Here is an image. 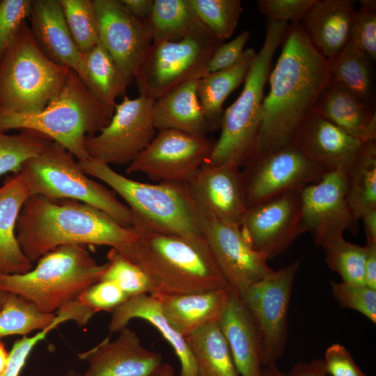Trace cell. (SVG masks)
<instances>
[{
	"label": "cell",
	"mask_w": 376,
	"mask_h": 376,
	"mask_svg": "<svg viewBox=\"0 0 376 376\" xmlns=\"http://www.w3.org/2000/svg\"><path fill=\"white\" fill-rule=\"evenodd\" d=\"M187 185L203 218L240 224L246 205L239 167L207 161Z\"/></svg>",
	"instance_id": "19"
},
{
	"label": "cell",
	"mask_w": 376,
	"mask_h": 376,
	"mask_svg": "<svg viewBox=\"0 0 376 376\" xmlns=\"http://www.w3.org/2000/svg\"><path fill=\"white\" fill-rule=\"evenodd\" d=\"M16 134L0 132V176L17 174L29 159L38 155L52 140L44 134L30 129Z\"/></svg>",
	"instance_id": "38"
},
{
	"label": "cell",
	"mask_w": 376,
	"mask_h": 376,
	"mask_svg": "<svg viewBox=\"0 0 376 376\" xmlns=\"http://www.w3.org/2000/svg\"><path fill=\"white\" fill-rule=\"evenodd\" d=\"M82 374L79 373L74 369L69 370L64 376H81Z\"/></svg>",
	"instance_id": "57"
},
{
	"label": "cell",
	"mask_w": 376,
	"mask_h": 376,
	"mask_svg": "<svg viewBox=\"0 0 376 376\" xmlns=\"http://www.w3.org/2000/svg\"><path fill=\"white\" fill-rule=\"evenodd\" d=\"M108 266L100 281L116 283L129 297L152 292V285L146 273L136 263L126 258L117 250L107 253Z\"/></svg>",
	"instance_id": "42"
},
{
	"label": "cell",
	"mask_w": 376,
	"mask_h": 376,
	"mask_svg": "<svg viewBox=\"0 0 376 376\" xmlns=\"http://www.w3.org/2000/svg\"><path fill=\"white\" fill-rule=\"evenodd\" d=\"M298 258L251 285L241 297L257 327L263 367L276 364L283 356L288 336V318Z\"/></svg>",
	"instance_id": "11"
},
{
	"label": "cell",
	"mask_w": 376,
	"mask_h": 376,
	"mask_svg": "<svg viewBox=\"0 0 376 376\" xmlns=\"http://www.w3.org/2000/svg\"><path fill=\"white\" fill-rule=\"evenodd\" d=\"M75 72L90 93L112 116L116 99L125 94L127 86L100 39L93 48L81 53Z\"/></svg>",
	"instance_id": "30"
},
{
	"label": "cell",
	"mask_w": 376,
	"mask_h": 376,
	"mask_svg": "<svg viewBox=\"0 0 376 376\" xmlns=\"http://www.w3.org/2000/svg\"><path fill=\"white\" fill-rule=\"evenodd\" d=\"M16 236L25 256L33 262L67 244L105 245L125 256L139 234L88 204L30 196L19 214Z\"/></svg>",
	"instance_id": "2"
},
{
	"label": "cell",
	"mask_w": 376,
	"mask_h": 376,
	"mask_svg": "<svg viewBox=\"0 0 376 376\" xmlns=\"http://www.w3.org/2000/svg\"><path fill=\"white\" fill-rule=\"evenodd\" d=\"M154 0H120L127 10L138 19H146L151 12Z\"/></svg>",
	"instance_id": "52"
},
{
	"label": "cell",
	"mask_w": 376,
	"mask_h": 376,
	"mask_svg": "<svg viewBox=\"0 0 376 376\" xmlns=\"http://www.w3.org/2000/svg\"><path fill=\"white\" fill-rule=\"evenodd\" d=\"M288 376H327L320 359H314L310 361L297 362L291 368Z\"/></svg>",
	"instance_id": "50"
},
{
	"label": "cell",
	"mask_w": 376,
	"mask_h": 376,
	"mask_svg": "<svg viewBox=\"0 0 376 376\" xmlns=\"http://www.w3.org/2000/svg\"><path fill=\"white\" fill-rule=\"evenodd\" d=\"M31 196L27 180L20 171L0 187V274H23L33 269L17 240L16 225Z\"/></svg>",
	"instance_id": "25"
},
{
	"label": "cell",
	"mask_w": 376,
	"mask_h": 376,
	"mask_svg": "<svg viewBox=\"0 0 376 376\" xmlns=\"http://www.w3.org/2000/svg\"><path fill=\"white\" fill-rule=\"evenodd\" d=\"M153 102L143 95L131 99L125 95L122 102L116 104L108 125L97 134L86 137L89 158L108 165L129 164L156 134Z\"/></svg>",
	"instance_id": "13"
},
{
	"label": "cell",
	"mask_w": 376,
	"mask_h": 376,
	"mask_svg": "<svg viewBox=\"0 0 376 376\" xmlns=\"http://www.w3.org/2000/svg\"><path fill=\"white\" fill-rule=\"evenodd\" d=\"M256 54L253 48L246 49L233 66L198 79L197 95L210 131L220 129L224 112L223 104L244 82Z\"/></svg>",
	"instance_id": "31"
},
{
	"label": "cell",
	"mask_w": 376,
	"mask_h": 376,
	"mask_svg": "<svg viewBox=\"0 0 376 376\" xmlns=\"http://www.w3.org/2000/svg\"><path fill=\"white\" fill-rule=\"evenodd\" d=\"M7 292H0V310L1 309Z\"/></svg>",
	"instance_id": "58"
},
{
	"label": "cell",
	"mask_w": 376,
	"mask_h": 376,
	"mask_svg": "<svg viewBox=\"0 0 376 376\" xmlns=\"http://www.w3.org/2000/svg\"><path fill=\"white\" fill-rule=\"evenodd\" d=\"M197 82L198 79L186 81L154 100L152 117L156 130L206 137L210 130L198 100Z\"/></svg>",
	"instance_id": "29"
},
{
	"label": "cell",
	"mask_w": 376,
	"mask_h": 376,
	"mask_svg": "<svg viewBox=\"0 0 376 376\" xmlns=\"http://www.w3.org/2000/svg\"><path fill=\"white\" fill-rule=\"evenodd\" d=\"M145 20L156 43L180 39L198 19L189 0H154Z\"/></svg>",
	"instance_id": "35"
},
{
	"label": "cell",
	"mask_w": 376,
	"mask_h": 376,
	"mask_svg": "<svg viewBox=\"0 0 376 376\" xmlns=\"http://www.w3.org/2000/svg\"><path fill=\"white\" fill-rule=\"evenodd\" d=\"M331 294L341 308L357 311L376 322V290L366 285L330 281Z\"/></svg>",
	"instance_id": "44"
},
{
	"label": "cell",
	"mask_w": 376,
	"mask_h": 376,
	"mask_svg": "<svg viewBox=\"0 0 376 376\" xmlns=\"http://www.w3.org/2000/svg\"><path fill=\"white\" fill-rule=\"evenodd\" d=\"M250 37L249 31H244L228 42H223L212 54L204 75L229 68L241 58L244 47ZM203 75V76H204Z\"/></svg>",
	"instance_id": "48"
},
{
	"label": "cell",
	"mask_w": 376,
	"mask_h": 376,
	"mask_svg": "<svg viewBox=\"0 0 376 376\" xmlns=\"http://www.w3.org/2000/svg\"><path fill=\"white\" fill-rule=\"evenodd\" d=\"M139 234L125 256L146 273L150 295H178L230 288L204 240L151 228L136 217Z\"/></svg>",
	"instance_id": "3"
},
{
	"label": "cell",
	"mask_w": 376,
	"mask_h": 376,
	"mask_svg": "<svg viewBox=\"0 0 376 376\" xmlns=\"http://www.w3.org/2000/svg\"><path fill=\"white\" fill-rule=\"evenodd\" d=\"M214 142L174 130L156 133L127 166V174L141 173L157 182L187 184L211 155Z\"/></svg>",
	"instance_id": "14"
},
{
	"label": "cell",
	"mask_w": 376,
	"mask_h": 376,
	"mask_svg": "<svg viewBox=\"0 0 376 376\" xmlns=\"http://www.w3.org/2000/svg\"><path fill=\"white\" fill-rule=\"evenodd\" d=\"M72 37L81 53L99 42L98 26L91 0H59Z\"/></svg>",
	"instance_id": "41"
},
{
	"label": "cell",
	"mask_w": 376,
	"mask_h": 376,
	"mask_svg": "<svg viewBox=\"0 0 376 376\" xmlns=\"http://www.w3.org/2000/svg\"><path fill=\"white\" fill-rule=\"evenodd\" d=\"M194 357L197 376H240L219 322L185 337Z\"/></svg>",
	"instance_id": "32"
},
{
	"label": "cell",
	"mask_w": 376,
	"mask_h": 376,
	"mask_svg": "<svg viewBox=\"0 0 376 376\" xmlns=\"http://www.w3.org/2000/svg\"><path fill=\"white\" fill-rule=\"evenodd\" d=\"M349 40L376 61V1L361 0L350 24Z\"/></svg>",
	"instance_id": "43"
},
{
	"label": "cell",
	"mask_w": 376,
	"mask_h": 376,
	"mask_svg": "<svg viewBox=\"0 0 376 376\" xmlns=\"http://www.w3.org/2000/svg\"><path fill=\"white\" fill-rule=\"evenodd\" d=\"M288 23L267 20L263 46L256 54L236 100L224 110L221 133L208 162L244 167L253 157L262 120L264 88L272 58L281 44Z\"/></svg>",
	"instance_id": "4"
},
{
	"label": "cell",
	"mask_w": 376,
	"mask_h": 376,
	"mask_svg": "<svg viewBox=\"0 0 376 376\" xmlns=\"http://www.w3.org/2000/svg\"><path fill=\"white\" fill-rule=\"evenodd\" d=\"M32 4L33 0L0 1V58L29 17Z\"/></svg>",
	"instance_id": "45"
},
{
	"label": "cell",
	"mask_w": 376,
	"mask_h": 376,
	"mask_svg": "<svg viewBox=\"0 0 376 376\" xmlns=\"http://www.w3.org/2000/svg\"><path fill=\"white\" fill-rule=\"evenodd\" d=\"M198 20L224 41L234 33L242 12L240 0H189Z\"/></svg>",
	"instance_id": "40"
},
{
	"label": "cell",
	"mask_w": 376,
	"mask_h": 376,
	"mask_svg": "<svg viewBox=\"0 0 376 376\" xmlns=\"http://www.w3.org/2000/svg\"><path fill=\"white\" fill-rule=\"evenodd\" d=\"M59 143L52 141L37 156L22 165L31 196L52 201L70 199L92 205L121 225L133 227L136 217L116 193L90 178L78 161Z\"/></svg>",
	"instance_id": "9"
},
{
	"label": "cell",
	"mask_w": 376,
	"mask_h": 376,
	"mask_svg": "<svg viewBox=\"0 0 376 376\" xmlns=\"http://www.w3.org/2000/svg\"><path fill=\"white\" fill-rule=\"evenodd\" d=\"M354 5L353 0H316L301 20L311 42L327 60L349 41Z\"/></svg>",
	"instance_id": "23"
},
{
	"label": "cell",
	"mask_w": 376,
	"mask_h": 376,
	"mask_svg": "<svg viewBox=\"0 0 376 376\" xmlns=\"http://www.w3.org/2000/svg\"><path fill=\"white\" fill-rule=\"evenodd\" d=\"M346 198L359 221L366 213L376 210V143H364L347 173Z\"/></svg>",
	"instance_id": "34"
},
{
	"label": "cell",
	"mask_w": 376,
	"mask_h": 376,
	"mask_svg": "<svg viewBox=\"0 0 376 376\" xmlns=\"http://www.w3.org/2000/svg\"><path fill=\"white\" fill-rule=\"evenodd\" d=\"M101 42L127 87L152 41L146 20L133 16L120 0H92Z\"/></svg>",
	"instance_id": "18"
},
{
	"label": "cell",
	"mask_w": 376,
	"mask_h": 376,
	"mask_svg": "<svg viewBox=\"0 0 376 376\" xmlns=\"http://www.w3.org/2000/svg\"><path fill=\"white\" fill-rule=\"evenodd\" d=\"M368 253L365 264V284L376 290V243H366Z\"/></svg>",
	"instance_id": "51"
},
{
	"label": "cell",
	"mask_w": 376,
	"mask_h": 376,
	"mask_svg": "<svg viewBox=\"0 0 376 376\" xmlns=\"http://www.w3.org/2000/svg\"><path fill=\"white\" fill-rule=\"evenodd\" d=\"M111 117L70 69L58 95L42 111L29 115L0 116V132L23 129L40 132L82 162L89 159L86 137L100 132Z\"/></svg>",
	"instance_id": "8"
},
{
	"label": "cell",
	"mask_w": 376,
	"mask_h": 376,
	"mask_svg": "<svg viewBox=\"0 0 376 376\" xmlns=\"http://www.w3.org/2000/svg\"><path fill=\"white\" fill-rule=\"evenodd\" d=\"M301 189L251 206L242 217L240 226L244 237L267 261L283 253L303 234Z\"/></svg>",
	"instance_id": "16"
},
{
	"label": "cell",
	"mask_w": 376,
	"mask_h": 376,
	"mask_svg": "<svg viewBox=\"0 0 376 376\" xmlns=\"http://www.w3.org/2000/svg\"><path fill=\"white\" fill-rule=\"evenodd\" d=\"M365 143L314 113L302 123L292 141L306 156L329 171L347 173Z\"/></svg>",
	"instance_id": "21"
},
{
	"label": "cell",
	"mask_w": 376,
	"mask_h": 376,
	"mask_svg": "<svg viewBox=\"0 0 376 376\" xmlns=\"http://www.w3.org/2000/svg\"><path fill=\"white\" fill-rule=\"evenodd\" d=\"M312 113L363 142L375 141L376 110L331 78Z\"/></svg>",
	"instance_id": "22"
},
{
	"label": "cell",
	"mask_w": 376,
	"mask_h": 376,
	"mask_svg": "<svg viewBox=\"0 0 376 376\" xmlns=\"http://www.w3.org/2000/svg\"><path fill=\"white\" fill-rule=\"evenodd\" d=\"M231 292L230 288H223L153 297L159 301L162 312L171 326L185 337L208 324L219 322L230 300Z\"/></svg>",
	"instance_id": "27"
},
{
	"label": "cell",
	"mask_w": 376,
	"mask_h": 376,
	"mask_svg": "<svg viewBox=\"0 0 376 376\" xmlns=\"http://www.w3.org/2000/svg\"><path fill=\"white\" fill-rule=\"evenodd\" d=\"M114 340L105 338L79 354L88 362L81 376H151L162 363L161 354L144 347L138 334L125 327Z\"/></svg>",
	"instance_id": "20"
},
{
	"label": "cell",
	"mask_w": 376,
	"mask_h": 376,
	"mask_svg": "<svg viewBox=\"0 0 376 376\" xmlns=\"http://www.w3.org/2000/svg\"><path fill=\"white\" fill-rule=\"evenodd\" d=\"M316 0H259L258 10L267 20L299 23Z\"/></svg>",
	"instance_id": "47"
},
{
	"label": "cell",
	"mask_w": 376,
	"mask_h": 376,
	"mask_svg": "<svg viewBox=\"0 0 376 376\" xmlns=\"http://www.w3.org/2000/svg\"><path fill=\"white\" fill-rule=\"evenodd\" d=\"M223 42L197 20L180 39L152 43L134 80L139 95L155 100L181 83L203 77Z\"/></svg>",
	"instance_id": "10"
},
{
	"label": "cell",
	"mask_w": 376,
	"mask_h": 376,
	"mask_svg": "<svg viewBox=\"0 0 376 376\" xmlns=\"http://www.w3.org/2000/svg\"><path fill=\"white\" fill-rule=\"evenodd\" d=\"M281 45L268 77L269 91L263 100L253 157L292 143L330 79L329 60L314 47L300 22L288 24Z\"/></svg>",
	"instance_id": "1"
},
{
	"label": "cell",
	"mask_w": 376,
	"mask_h": 376,
	"mask_svg": "<svg viewBox=\"0 0 376 376\" xmlns=\"http://www.w3.org/2000/svg\"><path fill=\"white\" fill-rule=\"evenodd\" d=\"M107 266V262L99 264L86 245H63L26 273L0 274V292L21 295L42 312L54 313L100 281Z\"/></svg>",
	"instance_id": "6"
},
{
	"label": "cell",
	"mask_w": 376,
	"mask_h": 376,
	"mask_svg": "<svg viewBox=\"0 0 376 376\" xmlns=\"http://www.w3.org/2000/svg\"><path fill=\"white\" fill-rule=\"evenodd\" d=\"M373 61L350 40L343 49L329 60V72L334 79L375 109Z\"/></svg>",
	"instance_id": "33"
},
{
	"label": "cell",
	"mask_w": 376,
	"mask_h": 376,
	"mask_svg": "<svg viewBox=\"0 0 376 376\" xmlns=\"http://www.w3.org/2000/svg\"><path fill=\"white\" fill-rule=\"evenodd\" d=\"M9 357V352L6 350L4 343L0 341V376L4 372Z\"/></svg>",
	"instance_id": "55"
},
{
	"label": "cell",
	"mask_w": 376,
	"mask_h": 376,
	"mask_svg": "<svg viewBox=\"0 0 376 376\" xmlns=\"http://www.w3.org/2000/svg\"><path fill=\"white\" fill-rule=\"evenodd\" d=\"M219 324L240 376H260L259 334L242 299L233 292Z\"/></svg>",
	"instance_id": "26"
},
{
	"label": "cell",
	"mask_w": 376,
	"mask_h": 376,
	"mask_svg": "<svg viewBox=\"0 0 376 376\" xmlns=\"http://www.w3.org/2000/svg\"><path fill=\"white\" fill-rule=\"evenodd\" d=\"M326 375L331 376H366L347 349L340 343L329 345L322 359Z\"/></svg>",
	"instance_id": "49"
},
{
	"label": "cell",
	"mask_w": 376,
	"mask_h": 376,
	"mask_svg": "<svg viewBox=\"0 0 376 376\" xmlns=\"http://www.w3.org/2000/svg\"><path fill=\"white\" fill-rule=\"evenodd\" d=\"M260 376H288V375L280 370L276 364L269 367H263Z\"/></svg>",
	"instance_id": "56"
},
{
	"label": "cell",
	"mask_w": 376,
	"mask_h": 376,
	"mask_svg": "<svg viewBox=\"0 0 376 376\" xmlns=\"http://www.w3.org/2000/svg\"><path fill=\"white\" fill-rule=\"evenodd\" d=\"M366 235V243H376V210L364 214L361 219Z\"/></svg>",
	"instance_id": "53"
},
{
	"label": "cell",
	"mask_w": 376,
	"mask_h": 376,
	"mask_svg": "<svg viewBox=\"0 0 376 376\" xmlns=\"http://www.w3.org/2000/svg\"><path fill=\"white\" fill-rule=\"evenodd\" d=\"M347 172H327L318 182L300 189L302 233H310L316 246L343 237L345 230L356 233L358 221L346 198Z\"/></svg>",
	"instance_id": "15"
},
{
	"label": "cell",
	"mask_w": 376,
	"mask_h": 376,
	"mask_svg": "<svg viewBox=\"0 0 376 376\" xmlns=\"http://www.w3.org/2000/svg\"><path fill=\"white\" fill-rule=\"evenodd\" d=\"M329 171L293 143L255 156L241 171L246 209L315 183Z\"/></svg>",
	"instance_id": "12"
},
{
	"label": "cell",
	"mask_w": 376,
	"mask_h": 376,
	"mask_svg": "<svg viewBox=\"0 0 376 376\" xmlns=\"http://www.w3.org/2000/svg\"><path fill=\"white\" fill-rule=\"evenodd\" d=\"M325 263L339 274L342 282L365 284V264L368 248L346 241L340 237L325 244Z\"/></svg>",
	"instance_id": "39"
},
{
	"label": "cell",
	"mask_w": 376,
	"mask_h": 376,
	"mask_svg": "<svg viewBox=\"0 0 376 376\" xmlns=\"http://www.w3.org/2000/svg\"><path fill=\"white\" fill-rule=\"evenodd\" d=\"M29 18L33 38L43 53L53 62L75 71L81 52L59 0H33Z\"/></svg>",
	"instance_id": "24"
},
{
	"label": "cell",
	"mask_w": 376,
	"mask_h": 376,
	"mask_svg": "<svg viewBox=\"0 0 376 376\" xmlns=\"http://www.w3.org/2000/svg\"><path fill=\"white\" fill-rule=\"evenodd\" d=\"M128 298L113 282L100 281L86 289L77 299L97 313L101 311L112 312Z\"/></svg>",
	"instance_id": "46"
},
{
	"label": "cell",
	"mask_w": 376,
	"mask_h": 376,
	"mask_svg": "<svg viewBox=\"0 0 376 376\" xmlns=\"http://www.w3.org/2000/svg\"><path fill=\"white\" fill-rule=\"evenodd\" d=\"M151 376H175V370L170 364L162 363Z\"/></svg>",
	"instance_id": "54"
},
{
	"label": "cell",
	"mask_w": 376,
	"mask_h": 376,
	"mask_svg": "<svg viewBox=\"0 0 376 376\" xmlns=\"http://www.w3.org/2000/svg\"><path fill=\"white\" fill-rule=\"evenodd\" d=\"M56 313L55 320L48 327L32 336H24L15 341L9 352L6 368L1 376H19L33 348L60 324L75 320L81 326L86 324L93 315L91 310L78 299L65 305Z\"/></svg>",
	"instance_id": "37"
},
{
	"label": "cell",
	"mask_w": 376,
	"mask_h": 376,
	"mask_svg": "<svg viewBox=\"0 0 376 376\" xmlns=\"http://www.w3.org/2000/svg\"><path fill=\"white\" fill-rule=\"evenodd\" d=\"M78 163L86 175L111 187L135 217L151 228L190 238H203V217L187 184L146 183L127 178L110 165L90 158Z\"/></svg>",
	"instance_id": "5"
},
{
	"label": "cell",
	"mask_w": 376,
	"mask_h": 376,
	"mask_svg": "<svg viewBox=\"0 0 376 376\" xmlns=\"http://www.w3.org/2000/svg\"><path fill=\"white\" fill-rule=\"evenodd\" d=\"M203 237L231 291L240 297L251 285L274 271L251 248L240 224L203 218Z\"/></svg>",
	"instance_id": "17"
},
{
	"label": "cell",
	"mask_w": 376,
	"mask_h": 376,
	"mask_svg": "<svg viewBox=\"0 0 376 376\" xmlns=\"http://www.w3.org/2000/svg\"><path fill=\"white\" fill-rule=\"evenodd\" d=\"M70 70L43 53L24 22L0 58V116L42 111L58 95Z\"/></svg>",
	"instance_id": "7"
},
{
	"label": "cell",
	"mask_w": 376,
	"mask_h": 376,
	"mask_svg": "<svg viewBox=\"0 0 376 376\" xmlns=\"http://www.w3.org/2000/svg\"><path fill=\"white\" fill-rule=\"evenodd\" d=\"M56 318V313L42 312L30 300L7 292L0 310V338L26 336L34 330H43L52 324Z\"/></svg>",
	"instance_id": "36"
},
{
	"label": "cell",
	"mask_w": 376,
	"mask_h": 376,
	"mask_svg": "<svg viewBox=\"0 0 376 376\" xmlns=\"http://www.w3.org/2000/svg\"><path fill=\"white\" fill-rule=\"evenodd\" d=\"M135 318L155 327L172 347L180 363V376H197L196 363L185 337L169 323L157 298L149 294L129 297L111 312L108 329L111 332L120 331Z\"/></svg>",
	"instance_id": "28"
}]
</instances>
